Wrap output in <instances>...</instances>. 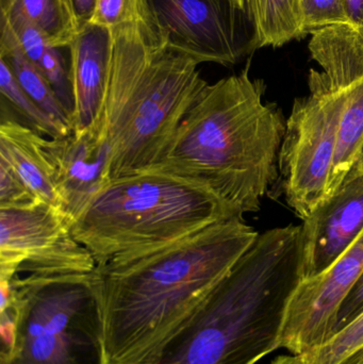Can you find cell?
Here are the masks:
<instances>
[{"instance_id":"obj_1","label":"cell","mask_w":363,"mask_h":364,"mask_svg":"<svg viewBox=\"0 0 363 364\" xmlns=\"http://www.w3.org/2000/svg\"><path fill=\"white\" fill-rule=\"evenodd\" d=\"M259 232L234 216L119 264L96 267L108 364H153Z\"/></svg>"},{"instance_id":"obj_2","label":"cell","mask_w":363,"mask_h":364,"mask_svg":"<svg viewBox=\"0 0 363 364\" xmlns=\"http://www.w3.org/2000/svg\"><path fill=\"white\" fill-rule=\"evenodd\" d=\"M264 80L238 75L209 85L148 171L208 188L240 213L258 212L278 181L287 119L264 98ZM147 172V171H146Z\"/></svg>"},{"instance_id":"obj_3","label":"cell","mask_w":363,"mask_h":364,"mask_svg":"<svg viewBox=\"0 0 363 364\" xmlns=\"http://www.w3.org/2000/svg\"><path fill=\"white\" fill-rule=\"evenodd\" d=\"M303 280L302 227L259 233L153 364H255L278 350Z\"/></svg>"},{"instance_id":"obj_4","label":"cell","mask_w":363,"mask_h":364,"mask_svg":"<svg viewBox=\"0 0 363 364\" xmlns=\"http://www.w3.org/2000/svg\"><path fill=\"white\" fill-rule=\"evenodd\" d=\"M112 36L104 113L115 181L160 161L209 83L197 62L166 46L144 21L115 28Z\"/></svg>"},{"instance_id":"obj_5","label":"cell","mask_w":363,"mask_h":364,"mask_svg":"<svg viewBox=\"0 0 363 364\" xmlns=\"http://www.w3.org/2000/svg\"><path fill=\"white\" fill-rule=\"evenodd\" d=\"M234 216L236 208L208 188L164 173L112 181L72 220L75 237L97 267L119 264Z\"/></svg>"},{"instance_id":"obj_6","label":"cell","mask_w":363,"mask_h":364,"mask_svg":"<svg viewBox=\"0 0 363 364\" xmlns=\"http://www.w3.org/2000/svg\"><path fill=\"white\" fill-rule=\"evenodd\" d=\"M8 280L14 331L1 364H108L95 271Z\"/></svg>"},{"instance_id":"obj_7","label":"cell","mask_w":363,"mask_h":364,"mask_svg":"<svg viewBox=\"0 0 363 364\" xmlns=\"http://www.w3.org/2000/svg\"><path fill=\"white\" fill-rule=\"evenodd\" d=\"M309 94L294 100L278 155V181L286 201L302 220L328 197L347 89H337L311 70Z\"/></svg>"},{"instance_id":"obj_8","label":"cell","mask_w":363,"mask_h":364,"mask_svg":"<svg viewBox=\"0 0 363 364\" xmlns=\"http://www.w3.org/2000/svg\"><path fill=\"white\" fill-rule=\"evenodd\" d=\"M146 23L168 48L198 64L234 65L259 49L240 0H144Z\"/></svg>"},{"instance_id":"obj_9","label":"cell","mask_w":363,"mask_h":364,"mask_svg":"<svg viewBox=\"0 0 363 364\" xmlns=\"http://www.w3.org/2000/svg\"><path fill=\"white\" fill-rule=\"evenodd\" d=\"M93 255L75 237L72 222L59 208L44 203L0 209V279L28 275L89 274Z\"/></svg>"},{"instance_id":"obj_10","label":"cell","mask_w":363,"mask_h":364,"mask_svg":"<svg viewBox=\"0 0 363 364\" xmlns=\"http://www.w3.org/2000/svg\"><path fill=\"white\" fill-rule=\"evenodd\" d=\"M362 274L363 232L323 273L300 282L286 312L279 348L300 356L330 342L341 305Z\"/></svg>"},{"instance_id":"obj_11","label":"cell","mask_w":363,"mask_h":364,"mask_svg":"<svg viewBox=\"0 0 363 364\" xmlns=\"http://www.w3.org/2000/svg\"><path fill=\"white\" fill-rule=\"evenodd\" d=\"M62 210L70 222L110 183L111 147L106 113L82 129L62 138H43Z\"/></svg>"},{"instance_id":"obj_12","label":"cell","mask_w":363,"mask_h":364,"mask_svg":"<svg viewBox=\"0 0 363 364\" xmlns=\"http://www.w3.org/2000/svg\"><path fill=\"white\" fill-rule=\"evenodd\" d=\"M303 280L323 273L363 232V166L354 168L340 188L303 220Z\"/></svg>"},{"instance_id":"obj_13","label":"cell","mask_w":363,"mask_h":364,"mask_svg":"<svg viewBox=\"0 0 363 364\" xmlns=\"http://www.w3.org/2000/svg\"><path fill=\"white\" fill-rule=\"evenodd\" d=\"M67 48L74 97V130L82 129L104 110L112 59V30L90 23L77 34Z\"/></svg>"},{"instance_id":"obj_14","label":"cell","mask_w":363,"mask_h":364,"mask_svg":"<svg viewBox=\"0 0 363 364\" xmlns=\"http://www.w3.org/2000/svg\"><path fill=\"white\" fill-rule=\"evenodd\" d=\"M43 138L26 124L2 117L0 158L12 166L38 200L62 210L50 166L43 151Z\"/></svg>"},{"instance_id":"obj_15","label":"cell","mask_w":363,"mask_h":364,"mask_svg":"<svg viewBox=\"0 0 363 364\" xmlns=\"http://www.w3.org/2000/svg\"><path fill=\"white\" fill-rule=\"evenodd\" d=\"M313 59L332 87L347 89L363 79V40L350 26H335L311 34Z\"/></svg>"},{"instance_id":"obj_16","label":"cell","mask_w":363,"mask_h":364,"mask_svg":"<svg viewBox=\"0 0 363 364\" xmlns=\"http://www.w3.org/2000/svg\"><path fill=\"white\" fill-rule=\"evenodd\" d=\"M0 58L9 64L17 82L27 95L64 132L67 134L74 132L72 117L64 108L50 83L21 51L9 26L2 21H0Z\"/></svg>"},{"instance_id":"obj_17","label":"cell","mask_w":363,"mask_h":364,"mask_svg":"<svg viewBox=\"0 0 363 364\" xmlns=\"http://www.w3.org/2000/svg\"><path fill=\"white\" fill-rule=\"evenodd\" d=\"M363 79L347 87V102L341 115L336 153L328 181V197L337 192L347 175L363 166Z\"/></svg>"},{"instance_id":"obj_18","label":"cell","mask_w":363,"mask_h":364,"mask_svg":"<svg viewBox=\"0 0 363 364\" xmlns=\"http://www.w3.org/2000/svg\"><path fill=\"white\" fill-rule=\"evenodd\" d=\"M257 30L259 48L304 38L300 0H240Z\"/></svg>"},{"instance_id":"obj_19","label":"cell","mask_w":363,"mask_h":364,"mask_svg":"<svg viewBox=\"0 0 363 364\" xmlns=\"http://www.w3.org/2000/svg\"><path fill=\"white\" fill-rule=\"evenodd\" d=\"M0 6L23 15L44 34L51 47H68L78 34L63 0H0Z\"/></svg>"},{"instance_id":"obj_20","label":"cell","mask_w":363,"mask_h":364,"mask_svg":"<svg viewBox=\"0 0 363 364\" xmlns=\"http://www.w3.org/2000/svg\"><path fill=\"white\" fill-rule=\"evenodd\" d=\"M0 93L1 100L11 105L27 122L28 127L49 139L68 136L46 112L42 110L17 82L9 64L0 58Z\"/></svg>"},{"instance_id":"obj_21","label":"cell","mask_w":363,"mask_h":364,"mask_svg":"<svg viewBox=\"0 0 363 364\" xmlns=\"http://www.w3.org/2000/svg\"><path fill=\"white\" fill-rule=\"evenodd\" d=\"M362 346L363 314L325 346L298 357L303 364H338Z\"/></svg>"},{"instance_id":"obj_22","label":"cell","mask_w":363,"mask_h":364,"mask_svg":"<svg viewBox=\"0 0 363 364\" xmlns=\"http://www.w3.org/2000/svg\"><path fill=\"white\" fill-rule=\"evenodd\" d=\"M303 36L335 26H351L345 0H300Z\"/></svg>"},{"instance_id":"obj_23","label":"cell","mask_w":363,"mask_h":364,"mask_svg":"<svg viewBox=\"0 0 363 364\" xmlns=\"http://www.w3.org/2000/svg\"><path fill=\"white\" fill-rule=\"evenodd\" d=\"M36 68L44 75L53 87V91L61 100L64 108L70 117H74V97H72V83H70V68L66 65L61 48L48 47L40 58ZM74 125V122H72Z\"/></svg>"},{"instance_id":"obj_24","label":"cell","mask_w":363,"mask_h":364,"mask_svg":"<svg viewBox=\"0 0 363 364\" xmlns=\"http://www.w3.org/2000/svg\"><path fill=\"white\" fill-rule=\"evenodd\" d=\"M1 21L9 26L28 60L36 65L46 49L51 47L44 34L12 9L1 8Z\"/></svg>"},{"instance_id":"obj_25","label":"cell","mask_w":363,"mask_h":364,"mask_svg":"<svg viewBox=\"0 0 363 364\" xmlns=\"http://www.w3.org/2000/svg\"><path fill=\"white\" fill-rule=\"evenodd\" d=\"M136 21L146 23L144 0H98L92 23L112 30Z\"/></svg>"},{"instance_id":"obj_26","label":"cell","mask_w":363,"mask_h":364,"mask_svg":"<svg viewBox=\"0 0 363 364\" xmlns=\"http://www.w3.org/2000/svg\"><path fill=\"white\" fill-rule=\"evenodd\" d=\"M38 200L12 166L0 158V209H18Z\"/></svg>"},{"instance_id":"obj_27","label":"cell","mask_w":363,"mask_h":364,"mask_svg":"<svg viewBox=\"0 0 363 364\" xmlns=\"http://www.w3.org/2000/svg\"><path fill=\"white\" fill-rule=\"evenodd\" d=\"M363 314V274L349 296L345 299L337 318L335 336L347 328ZM334 336V337H335ZM332 337V338H334Z\"/></svg>"},{"instance_id":"obj_28","label":"cell","mask_w":363,"mask_h":364,"mask_svg":"<svg viewBox=\"0 0 363 364\" xmlns=\"http://www.w3.org/2000/svg\"><path fill=\"white\" fill-rule=\"evenodd\" d=\"M63 2L74 21L77 33L92 23L98 0H63Z\"/></svg>"},{"instance_id":"obj_29","label":"cell","mask_w":363,"mask_h":364,"mask_svg":"<svg viewBox=\"0 0 363 364\" xmlns=\"http://www.w3.org/2000/svg\"><path fill=\"white\" fill-rule=\"evenodd\" d=\"M350 27L363 40V0H345Z\"/></svg>"},{"instance_id":"obj_30","label":"cell","mask_w":363,"mask_h":364,"mask_svg":"<svg viewBox=\"0 0 363 364\" xmlns=\"http://www.w3.org/2000/svg\"><path fill=\"white\" fill-rule=\"evenodd\" d=\"M271 364H303L300 357L298 355H292V356H281L275 359ZM338 364H363V346L362 348L352 353L351 355L343 359Z\"/></svg>"},{"instance_id":"obj_31","label":"cell","mask_w":363,"mask_h":364,"mask_svg":"<svg viewBox=\"0 0 363 364\" xmlns=\"http://www.w3.org/2000/svg\"><path fill=\"white\" fill-rule=\"evenodd\" d=\"M362 164H363V154H362Z\"/></svg>"}]
</instances>
